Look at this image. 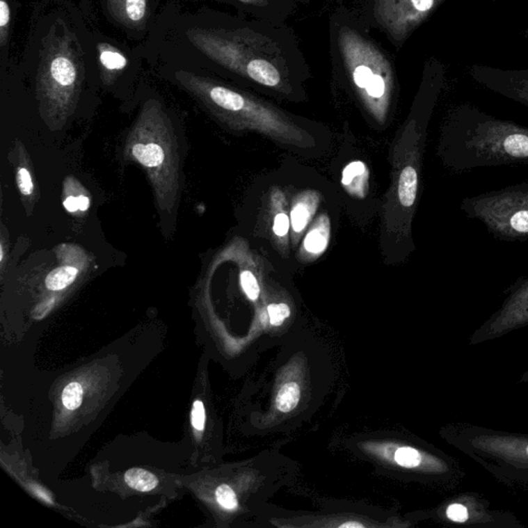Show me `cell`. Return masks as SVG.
<instances>
[{"label": "cell", "mask_w": 528, "mask_h": 528, "mask_svg": "<svg viewBox=\"0 0 528 528\" xmlns=\"http://www.w3.org/2000/svg\"><path fill=\"white\" fill-rule=\"evenodd\" d=\"M439 153L445 166L458 175L528 166V128L480 113H458L442 128Z\"/></svg>", "instance_id": "cell-1"}, {"label": "cell", "mask_w": 528, "mask_h": 528, "mask_svg": "<svg viewBox=\"0 0 528 528\" xmlns=\"http://www.w3.org/2000/svg\"><path fill=\"white\" fill-rule=\"evenodd\" d=\"M124 155L146 173L158 211L172 215L181 187L179 149L172 122L159 104L144 106L128 132Z\"/></svg>", "instance_id": "cell-2"}, {"label": "cell", "mask_w": 528, "mask_h": 528, "mask_svg": "<svg viewBox=\"0 0 528 528\" xmlns=\"http://www.w3.org/2000/svg\"><path fill=\"white\" fill-rule=\"evenodd\" d=\"M445 440L482 467L516 497L528 499V433H510L465 421L449 424Z\"/></svg>", "instance_id": "cell-3"}, {"label": "cell", "mask_w": 528, "mask_h": 528, "mask_svg": "<svg viewBox=\"0 0 528 528\" xmlns=\"http://www.w3.org/2000/svg\"><path fill=\"white\" fill-rule=\"evenodd\" d=\"M179 82L218 119L237 129H255L275 140L301 146L307 134L267 109L257 106L234 90L207 82L192 74H177Z\"/></svg>", "instance_id": "cell-4"}, {"label": "cell", "mask_w": 528, "mask_h": 528, "mask_svg": "<svg viewBox=\"0 0 528 528\" xmlns=\"http://www.w3.org/2000/svg\"><path fill=\"white\" fill-rule=\"evenodd\" d=\"M461 209L469 219L480 221L495 239H528V182L463 198Z\"/></svg>", "instance_id": "cell-5"}, {"label": "cell", "mask_w": 528, "mask_h": 528, "mask_svg": "<svg viewBox=\"0 0 528 528\" xmlns=\"http://www.w3.org/2000/svg\"><path fill=\"white\" fill-rule=\"evenodd\" d=\"M78 70L72 58L57 54L51 59L42 81V112L52 129H61L76 104Z\"/></svg>", "instance_id": "cell-6"}, {"label": "cell", "mask_w": 528, "mask_h": 528, "mask_svg": "<svg viewBox=\"0 0 528 528\" xmlns=\"http://www.w3.org/2000/svg\"><path fill=\"white\" fill-rule=\"evenodd\" d=\"M442 520L470 528H525L520 519L509 511L497 510L484 495L472 491L458 493L440 510Z\"/></svg>", "instance_id": "cell-7"}, {"label": "cell", "mask_w": 528, "mask_h": 528, "mask_svg": "<svg viewBox=\"0 0 528 528\" xmlns=\"http://www.w3.org/2000/svg\"><path fill=\"white\" fill-rule=\"evenodd\" d=\"M528 326V277L518 278L506 290V298L470 335V345L476 346L500 339Z\"/></svg>", "instance_id": "cell-8"}, {"label": "cell", "mask_w": 528, "mask_h": 528, "mask_svg": "<svg viewBox=\"0 0 528 528\" xmlns=\"http://www.w3.org/2000/svg\"><path fill=\"white\" fill-rule=\"evenodd\" d=\"M10 158L14 166L15 179L21 200L27 216H30L40 198V192L29 152L20 141L15 142Z\"/></svg>", "instance_id": "cell-9"}, {"label": "cell", "mask_w": 528, "mask_h": 528, "mask_svg": "<svg viewBox=\"0 0 528 528\" xmlns=\"http://www.w3.org/2000/svg\"><path fill=\"white\" fill-rule=\"evenodd\" d=\"M421 132H417L416 138L410 154L408 155V162L399 177V200L401 207L412 211L418 198L419 186H420V138Z\"/></svg>", "instance_id": "cell-10"}, {"label": "cell", "mask_w": 528, "mask_h": 528, "mask_svg": "<svg viewBox=\"0 0 528 528\" xmlns=\"http://www.w3.org/2000/svg\"><path fill=\"white\" fill-rule=\"evenodd\" d=\"M83 264L77 265L70 260H64L60 266L48 273L45 285L50 291L58 292L67 289L78 279L82 271Z\"/></svg>", "instance_id": "cell-11"}, {"label": "cell", "mask_w": 528, "mask_h": 528, "mask_svg": "<svg viewBox=\"0 0 528 528\" xmlns=\"http://www.w3.org/2000/svg\"><path fill=\"white\" fill-rule=\"evenodd\" d=\"M247 74L250 78L267 87H275L281 81L279 70L264 59H255L247 65Z\"/></svg>", "instance_id": "cell-12"}, {"label": "cell", "mask_w": 528, "mask_h": 528, "mask_svg": "<svg viewBox=\"0 0 528 528\" xmlns=\"http://www.w3.org/2000/svg\"><path fill=\"white\" fill-rule=\"evenodd\" d=\"M125 482L130 488L141 493H149L159 484L157 477L143 469H131L125 474Z\"/></svg>", "instance_id": "cell-13"}, {"label": "cell", "mask_w": 528, "mask_h": 528, "mask_svg": "<svg viewBox=\"0 0 528 528\" xmlns=\"http://www.w3.org/2000/svg\"><path fill=\"white\" fill-rule=\"evenodd\" d=\"M367 170L363 162L354 161L346 166L342 175V183L353 192H360L367 181Z\"/></svg>", "instance_id": "cell-14"}, {"label": "cell", "mask_w": 528, "mask_h": 528, "mask_svg": "<svg viewBox=\"0 0 528 528\" xmlns=\"http://www.w3.org/2000/svg\"><path fill=\"white\" fill-rule=\"evenodd\" d=\"M301 399V388L295 382L286 383L278 392L275 399L277 409L282 413H289L296 408Z\"/></svg>", "instance_id": "cell-15"}, {"label": "cell", "mask_w": 528, "mask_h": 528, "mask_svg": "<svg viewBox=\"0 0 528 528\" xmlns=\"http://www.w3.org/2000/svg\"><path fill=\"white\" fill-rule=\"evenodd\" d=\"M329 239L328 224L321 223L315 226L305 237V248L309 253L319 254L326 249Z\"/></svg>", "instance_id": "cell-16"}, {"label": "cell", "mask_w": 528, "mask_h": 528, "mask_svg": "<svg viewBox=\"0 0 528 528\" xmlns=\"http://www.w3.org/2000/svg\"><path fill=\"white\" fill-rule=\"evenodd\" d=\"M313 204L307 200H303L295 205L291 211V224L295 232L299 234L307 227L313 215Z\"/></svg>", "instance_id": "cell-17"}, {"label": "cell", "mask_w": 528, "mask_h": 528, "mask_svg": "<svg viewBox=\"0 0 528 528\" xmlns=\"http://www.w3.org/2000/svg\"><path fill=\"white\" fill-rule=\"evenodd\" d=\"M120 6L122 13L129 22H141L146 16L147 0H121Z\"/></svg>", "instance_id": "cell-18"}, {"label": "cell", "mask_w": 528, "mask_h": 528, "mask_svg": "<svg viewBox=\"0 0 528 528\" xmlns=\"http://www.w3.org/2000/svg\"><path fill=\"white\" fill-rule=\"evenodd\" d=\"M83 394H84V390L80 383H70L62 392V403L64 407L70 411L78 409L82 405Z\"/></svg>", "instance_id": "cell-19"}, {"label": "cell", "mask_w": 528, "mask_h": 528, "mask_svg": "<svg viewBox=\"0 0 528 528\" xmlns=\"http://www.w3.org/2000/svg\"><path fill=\"white\" fill-rule=\"evenodd\" d=\"M100 62L109 70H121L127 64L125 57L112 47L106 46L100 50Z\"/></svg>", "instance_id": "cell-20"}, {"label": "cell", "mask_w": 528, "mask_h": 528, "mask_svg": "<svg viewBox=\"0 0 528 528\" xmlns=\"http://www.w3.org/2000/svg\"><path fill=\"white\" fill-rule=\"evenodd\" d=\"M216 499L218 504L225 510L234 511L237 508V495L228 485L222 484L218 487L216 490Z\"/></svg>", "instance_id": "cell-21"}, {"label": "cell", "mask_w": 528, "mask_h": 528, "mask_svg": "<svg viewBox=\"0 0 528 528\" xmlns=\"http://www.w3.org/2000/svg\"><path fill=\"white\" fill-rule=\"evenodd\" d=\"M241 285L243 292L251 301H257L260 294V288L255 275L250 271H243L241 273Z\"/></svg>", "instance_id": "cell-22"}, {"label": "cell", "mask_w": 528, "mask_h": 528, "mask_svg": "<svg viewBox=\"0 0 528 528\" xmlns=\"http://www.w3.org/2000/svg\"><path fill=\"white\" fill-rule=\"evenodd\" d=\"M267 314H269L271 324L273 326H279L289 317L291 312H290L289 305L286 303H271L267 307Z\"/></svg>", "instance_id": "cell-23"}, {"label": "cell", "mask_w": 528, "mask_h": 528, "mask_svg": "<svg viewBox=\"0 0 528 528\" xmlns=\"http://www.w3.org/2000/svg\"><path fill=\"white\" fill-rule=\"evenodd\" d=\"M191 424L198 431H202L206 424V410L204 403L195 401L193 403L191 411Z\"/></svg>", "instance_id": "cell-24"}, {"label": "cell", "mask_w": 528, "mask_h": 528, "mask_svg": "<svg viewBox=\"0 0 528 528\" xmlns=\"http://www.w3.org/2000/svg\"><path fill=\"white\" fill-rule=\"evenodd\" d=\"M374 74L371 68L365 65H360L353 72V79L358 88L365 89L369 85V81L373 78Z\"/></svg>", "instance_id": "cell-25"}, {"label": "cell", "mask_w": 528, "mask_h": 528, "mask_svg": "<svg viewBox=\"0 0 528 528\" xmlns=\"http://www.w3.org/2000/svg\"><path fill=\"white\" fill-rule=\"evenodd\" d=\"M10 6H8L6 0H0V33H1V46H3L6 42V32H8V27L10 25Z\"/></svg>", "instance_id": "cell-26"}, {"label": "cell", "mask_w": 528, "mask_h": 528, "mask_svg": "<svg viewBox=\"0 0 528 528\" xmlns=\"http://www.w3.org/2000/svg\"><path fill=\"white\" fill-rule=\"evenodd\" d=\"M367 94L371 97L380 98L384 95L385 82L384 79L379 74H374L371 80L369 81L367 88Z\"/></svg>", "instance_id": "cell-27"}, {"label": "cell", "mask_w": 528, "mask_h": 528, "mask_svg": "<svg viewBox=\"0 0 528 528\" xmlns=\"http://www.w3.org/2000/svg\"><path fill=\"white\" fill-rule=\"evenodd\" d=\"M290 219L286 214H278L273 220V232L278 237H285L289 232Z\"/></svg>", "instance_id": "cell-28"}, {"label": "cell", "mask_w": 528, "mask_h": 528, "mask_svg": "<svg viewBox=\"0 0 528 528\" xmlns=\"http://www.w3.org/2000/svg\"><path fill=\"white\" fill-rule=\"evenodd\" d=\"M55 301H56V299H55V297H50V298L45 301L44 303H40V305L35 307V310H34L33 313H32V316H33L34 319H44V318L48 315V313H50V311L53 309V307H54Z\"/></svg>", "instance_id": "cell-29"}, {"label": "cell", "mask_w": 528, "mask_h": 528, "mask_svg": "<svg viewBox=\"0 0 528 528\" xmlns=\"http://www.w3.org/2000/svg\"><path fill=\"white\" fill-rule=\"evenodd\" d=\"M6 252H8V239H6L3 234V230L1 232V241H0V269H1V273H3L4 267H6Z\"/></svg>", "instance_id": "cell-30"}, {"label": "cell", "mask_w": 528, "mask_h": 528, "mask_svg": "<svg viewBox=\"0 0 528 528\" xmlns=\"http://www.w3.org/2000/svg\"><path fill=\"white\" fill-rule=\"evenodd\" d=\"M413 6L421 12L429 10L433 6V0H412Z\"/></svg>", "instance_id": "cell-31"}, {"label": "cell", "mask_w": 528, "mask_h": 528, "mask_svg": "<svg viewBox=\"0 0 528 528\" xmlns=\"http://www.w3.org/2000/svg\"><path fill=\"white\" fill-rule=\"evenodd\" d=\"M339 527H363V525L358 522H348L345 523V525H339Z\"/></svg>", "instance_id": "cell-32"}, {"label": "cell", "mask_w": 528, "mask_h": 528, "mask_svg": "<svg viewBox=\"0 0 528 528\" xmlns=\"http://www.w3.org/2000/svg\"><path fill=\"white\" fill-rule=\"evenodd\" d=\"M518 382L519 384H528V369L522 376H521Z\"/></svg>", "instance_id": "cell-33"}]
</instances>
